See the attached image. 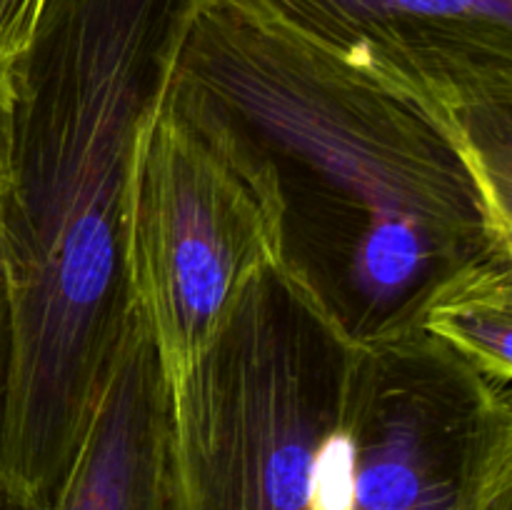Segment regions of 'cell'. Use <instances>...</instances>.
Wrapping results in <instances>:
<instances>
[{"label": "cell", "mask_w": 512, "mask_h": 510, "mask_svg": "<svg viewBox=\"0 0 512 510\" xmlns=\"http://www.w3.org/2000/svg\"><path fill=\"white\" fill-rule=\"evenodd\" d=\"M0 510H13V508H10V505H8V500L3 498V495H0Z\"/></svg>", "instance_id": "30bf717a"}, {"label": "cell", "mask_w": 512, "mask_h": 510, "mask_svg": "<svg viewBox=\"0 0 512 510\" xmlns=\"http://www.w3.org/2000/svg\"><path fill=\"white\" fill-rule=\"evenodd\" d=\"M125 285L165 380L183 373L265 270L283 263L263 165L165 85L135 138Z\"/></svg>", "instance_id": "3957f363"}, {"label": "cell", "mask_w": 512, "mask_h": 510, "mask_svg": "<svg viewBox=\"0 0 512 510\" xmlns=\"http://www.w3.org/2000/svg\"><path fill=\"white\" fill-rule=\"evenodd\" d=\"M323 48L512 125V0H258Z\"/></svg>", "instance_id": "277c9868"}, {"label": "cell", "mask_w": 512, "mask_h": 510, "mask_svg": "<svg viewBox=\"0 0 512 510\" xmlns=\"http://www.w3.org/2000/svg\"><path fill=\"white\" fill-rule=\"evenodd\" d=\"M43 8L45 0H0V83L10 85Z\"/></svg>", "instance_id": "52a82bcc"}, {"label": "cell", "mask_w": 512, "mask_h": 510, "mask_svg": "<svg viewBox=\"0 0 512 510\" xmlns=\"http://www.w3.org/2000/svg\"><path fill=\"white\" fill-rule=\"evenodd\" d=\"M420 330L493 378L512 380V265L475 270L445 288L425 310Z\"/></svg>", "instance_id": "8992f818"}, {"label": "cell", "mask_w": 512, "mask_h": 510, "mask_svg": "<svg viewBox=\"0 0 512 510\" xmlns=\"http://www.w3.org/2000/svg\"><path fill=\"white\" fill-rule=\"evenodd\" d=\"M38 510H168V380L135 313L83 438Z\"/></svg>", "instance_id": "5b68a950"}, {"label": "cell", "mask_w": 512, "mask_h": 510, "mask_svg": "<svg viewBox=\"0 0 512 510\" xmlns=\"http://www.w3.org/2000/svg\"><path fill=\"white\" fill-rule=\"evenodd\" d=\"M10 150H13V85L0 83V208L10 180Z\"/></svg>", "instance_id": "ba28073f"}, {"label": "cell", "mask_w": 512, "mask_h": 510, "mask_svg": "<svg viewBox=\"0 0 512 510\" xmlns=\"http://www.w3.org/2000/svg\"><path fill=\"white\" fill-rule=\"evenodd\" d=\"M198 3L45 0L10 78L0 493L18 510H38L58 483L133 315L123 250L135 138Z\"/></svg>", "instance_id": "7a4b0ae2"}, {"label": "cell", "mask_w": 512, "mask_h": 510, "mask_svg": "<svg viewBox=\"0 0 512 510\" xmlns=\"http://www.w3.org/2000/svg\"><path fill=\"white\" fill-rule=\"evenodd\" d=\"M5 305L3 290H0V410H3V390H5Z\"/></svg>", "instance_id": "9c48e42d"}, {"label": "cell", "mask_w": 512, "mask_h": 510, "mask_svg": "<svg viewBox=\"0 0 512 510\" xmlns=\"http://www.w3.org/2000/svg\"><path fill=\"white\" fill-rule=\"evenodd\" d=\"M168 88L263 165L280 265L353 343L418 333L445 288L512 265V125L353 63L258 0H200Z\"/></svg>", "instance_id": "6da1fadb"}]
</instances>
